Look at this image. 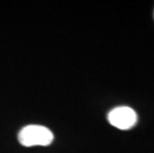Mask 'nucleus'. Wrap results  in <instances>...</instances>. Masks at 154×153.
<instances>
[{
  "instance_id": "obj_1",
  "label": "nucleus",
  "mask_w": 154,
  "mask_h": 153,
  "mask_svg": "<svg viewBox=\"0 0 154 153\" xmlns=\"http://www.w3.org/2000/svg\"><path fill=\"white\" fill-rule=\"evenodd\" d=\"M18 140L23 146H47L54 140V135L49 128L42 125H27L18 134Z\"/></svg>"
},
{
  "instance_id": "obj_2",
  "label": "nucleus",
  "mask_w": 154,
  "mask_h": 153,
  "mask_svg": "<svg viewBox=\"0 0 154 153\" xmlns=\"http://www.w3.org/2000/svg\"><path fill=\"white\" fill-rule=\"evenodd\" d=\"M109 122L114 127L127 130L132 128L137 122V113L129 106H117L107 115Z\"/></svg>"
}]
</instances>
